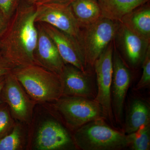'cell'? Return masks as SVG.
<instances>
[{"label":"cell","instance_id":"6da1fadb","mask_svg":"<svg viewBox=\"0 0 150 150\" xmlns=\"http://www.w3.org/2000/svg\"><path fill=\"white\" fill-rule=\"evenodd\" d=\"M35 5H18L6 30L0 38V54L15 69L35 64L38 31Z\"/></svg>","mask_w":150,"mask_h":150},{"label":"cell","instance_id":"7a4b0ae2","mask_svg":"<svg viewBox=\"0 0 150 150\" xmlns=\"http://www.w3.org/2000/svg\"><path fill=\"white\" fill-rule=\"evenodd\" d=\"M13 73L28 95L36 103L55 102L62 96L59 75L33 64L14 69Z\"/></svg>","mask_w":150,"mask_h":150},{"label":"cell","instance_id":"3957f363","mask_svg":"<svg viewBox=\"0 0 150 150\" xmlns=\"http://www.w3.org/2000/svg\"><path fill=\"white\" fill-rule=\"evenodd\" d=\"M73 140L75 146L83 150H118L127 147L126 134L108 126L104 118L76 130Z\"/></svg>","mask_w":150,"mask_h":150},{"label":"cell","instance_id":"277c9868","mask_svg":"<svg viewBox=\"0 0 150 150\" xmlns=\"http://www.w3.org/2000/svg\"><path fill=\"white\" fill-rule=\"evenodd\" d=\"M119 25V22L102 17L81 28L76 40L88 66L93 67L96 61L116 37Z\"/></svg>","mask_w":150,"mask_h":150},{"label":"cell","instance_id":"5b68a950","mask_svg":"<svg viewBox=\"0 0 150 150\" xmlns=\"http://www.w3.org/2000/svg\"><path fill=\"white\" fill-rule=\"evenodd\" d=\"M54 108L68 128L73 131L97 119L106 118L101 106L94 99L81 97H61Z\"/></svg>","mask_w":150,"mask_h":150},{"label":"cell","instance_id":"8992f818","mask_svg":"<svg viewBox=\"0 0 150 150\" xmlns=\"http://www.w3.org/2000/svg\"><path fill=\"white\" fill-rule=\"evenodd\" d=\"M114 40L95 62L93 67L96 73L98 91L94 100L102 107L106 118L113 121L111 88L113 74Z\"/></svg>","mask_w":150,"mask_h":150},{"label":"cell","instance_id":"52a82bcc","mask_svg":"<svg viewBox=\"0 0 150 150\" xmlns=\"http://www.w3.org/2000/svg\"><path fill=\"white\" fill-rule=\"evenodd\" d=\"M1 99L8 105L14 119L21 123H30L36 102L28 95L13 71L5 76Z\"/></svg>","mask_w":150,"mask_h":150},{"label":"cell","instance_id":"ba28073f","mask_svg":"<svg viewBox=\"0 0 150 150\" xmlns=\"http://www.w3.org/2000/svg\"><path fill=\"white\" fill-rule=\"evenodd\" d=\"M36 6L35 22L50 25L77 40L81 28L73 14L71 4L49 3Z\"/></svg>","mask_w":150,"mask_h":150},{"label":"cell","instance_id":"9c48e42d","mask_svg":"<svg viewBox=\"0 0 150 150\" xmlns=\"http://www.w3.org/2000/svg\"><path fill=\"white\" fill-rule=\"evenodd\" d=\"M112 62V108L116 121L120 122L123 115L124 101L131 82V75L129 68L115 46Z\"/></svg>","mask_w":150,"mask_h":150},{"label":"cell","instance_id":"30bf717a","mask_svg":"<svg viewBox=\"0 0 150 150\" xmlns=\"http://www.w3.org/2000/svg\"><path fill=\"white\" fill-rule=\"evenodd\" d=\"M59 76L62 96L81 97L91 99L95 98L93 83L87 71H83L73 65L66 64Z\"/></svg>","mask_w":150,"mask_h":150},{"label":"cell","instance_id":"8fae6325","mask_svg":"<svg viewBox=\"0 0 150 150\" xmlns=\"http://www.w3.org/2000/svg\"><path fill=\"white\" fill-rule=\"evenodd\" d=\"M40 23L54 41L65 64L86 72L87 64L76 39L50 25Z\"/></svg>","mask_w":150,"mask_h":150},{"label":"cell","instance_id":"7c38bea8","mask_svg":"<svg viewBox=\"0 0 150 150\" xmlns=\"http://www.w3.org/2000/svg\"><path fill=\"white\" fill-rule=\"evenodd\" d=\"M38 36L34 51L35 65L59 75L66 64L52 38L40 23L36 22Z\"/></svg>","mask_w":150,"mask_h":150},{"label":"cell","instance_id":"4fadbf2b","mask_svg":"<svg viewBox=\"0 0 150 150\" xmlns=\"http://www.w3.org/2000/svg\"><path fill=\"white\" fill-rule=\"evenodd\" d=\"M74 144L68 131L53 120L44 121L35 136L34 148L38 150H59L68 149Z\"/></svg>","mask_w":150,"mask_h":150},{"label":"cell","instance_id":"5bb4252c","mask_svg":"<svg viewBox=\"0 0 150 150\" xmlns=\"http://www.w3.org/2000/svg\"><path fill=\"white\" fill-rule=\"evenodd\" d=\"M116 36L120 38L124 54L131 64L136 66L143 61L150 43L120 23Z\"/></svg>","mask_w":150,"mask_h":150},{"label":"cell","instance_id":"9a60e30c","mask_svg":"<svg viewBox=\"0 0 150 150\" xmlns=\"http://www.w3.org/2000/svg\"><path fill=\"white\" fill-rule=\"evenodd\" d=\"M119 22L150 43V6L149 2L127 14Z\"/></svg>","mask_w":150,"mask_h":150},{"label":"cell","instance_id":"2e32d148","mask_svg":"<svg viewBox=\"0 0 150 150\" xmlns=\"http://www.w3.org/2000/svg\"><path fill=\"white\" fill-rule=\"evenodd\" d=\"M102 17L119 22L123 17L149 0H98Z\"/></svg>","mask_w":150,"mask_h":150},{"label":"cell","instance_id":"e0dca14e","mask_svg":"<svg viewBox=\"0 0 150 150\" xmlns=\"http://www.w3.org/2000/svg\"><path fill=\"white\" fill-rule=\"evenodd\" d=\"M71 6L81 28L92 24L102 17L98 0H74Z\"/></svg>","mask_w":150,"mask_h":150},{"label":"cell","instance_id":"ac0fdd59","mask_svg":"<svg viewBox=\"0 0 150 150\" xmlns=\"http://www.w3.org/2000/svg\"><path fill=\"white\" fill-rule=\"evenodd\" d=\"M150 111L149 105L141 100L133 101L126 118L125 134L133 133L142 126L150 124Z\"/></svg>","mask_w":150,"mask_h":150},{"label":"cell","instance_id":"d6986e66","mask_svg":"<svg viewBox=\"0 0 150 150\" xmlns=\"http://www.w3.org/2000/svg\"><path fill=\"white\" fill-rule=\"evenodd\" d=\"M24 140V133L21 124L16 123L11 131L0 139V150L23 149Z\"/></svg>","mask_w":150,"mask_h":150},{"label":"cell","instance_id":"ffe728a7","mask_svg":"<svg viewBox=\"0 0 150 150\" xmlns=\"http://www.w3.org/2000/svg\"><path fill=\"white\" fill-rule=\"evenodd\" d=\"M127 146L134 150L150 149V124L142 126L137 131L126 135Z\"/></svg>","mask_w":150,"mask_h":150},{"label":"cell","instance_id":"44dd1931","mask_svg":"<svg viewBox=\"0 0 150 150\" xmlns=\"http://www.w3.org/2000/svg\"><path fill=\"white\" fill-rule=\"evenodd\" d=\"M8 105L5 103L0 104V139L8 134L15 124Z\"/></svg>","mask_w":150,"mask_h":150},{"label":"cell","instance_id":"7402d4cb","mask_svg":"<svg viewBox=\"0 0 150 150\" xmlns=\"http://www.w3.org/2000/svg\"><path fill=\"white\" fill-rule=\"evenodd\" d=\"M143 72L142 77L137 84L136 89L148 87L150 84V45L148 47L143 59Z\"/></svg>","mask_w":150,"mask_h":150},{"label":"cell","instance_id":"603a6c76","mask_svg":"<svg viewBox=\"0 0 150 150\" xmlns=\"http://www.w3.org/2000/svg\"><path fill=\"white\" fill-rule=\"evenodd\" d=\"M18 5L17 0H0V11L10 21Z\"/></svg>","mask_w":150,"mask_h":150},{"label":"cell","instance_id":"cb8c5ba5","mask_svg":"<svg viewBox=\"0 0 150 150\" xmlns=\"http://www.w3.org/2000/svg\"><path fill=\"white\" fill-rule=\"evenodd\" d=\"M15 68L0 54V77L11 72Z\"/></svg>","mask_w":150,"mask_h":150},{"label":"cell","instance_id":"d4e9b609","mask_svg":"<svg viewBox=\"0 0 150 150\" xmlns=\"http://www.w3.org/2000/svg\"><path fill=\"white\" fill-rule=\"evenodd\" d=\"M9 22V21L6 18L2 12L0 11V38L1 37L6 30Z\"/></svg>","mask_w":150,"mask_h":150},{"label":"cell","instance_id":"484cf974","mask_svg":"<svg viewBox=\"0 0 150 150\" xmlns=\"http://www.w3.org/2000/svg\"><path fill=\"white\" fill-rule=\"evenodd\" d=\"M74 0H38L34 5L39 6L43 4L49 3H60L71 4Z\"/></svg>","mask_w":150,"mask_h":150},{"label":"cell","instance_id":"4316f807","mask_svg":"<svg viewBox=\"0 0 150 150\" xmlns=\"http://www.w3.org/2000/svg\"><path fill=\"white\" fill-rule=\"evenodd\" d=\"M6 76H3L0 77V104L3 103L1 99V93L4 84Z\"/></svg>","mask_w":150,"mask_h":150},{"label":"cell","instance_id":"83f0119b","mask_svg":"<svg viewBox=\"0 0 150 150\" xmlns=\"http://www.w3.org/2000/svg\"><path fill=\"white\" fill-rule=\"evenodd\" d=\"M38 0H27L28 2L30 4L34 5Z\"/></svg>","mask_w":150,"mask_h":150},{"label":"cell","instance_id":"f1b7e54d","mask_svg":"<svg viewBox=\"0 0 150 150\" xmlns=\"http://www.w3.org/2000/svg\"><path fill=\"white\" fill-rule=\"evenodd\" d=\"M21 0H17V1H18V2H19Z\"/></svg>","mask_w":150,"mask_h":150}]
</instances>
